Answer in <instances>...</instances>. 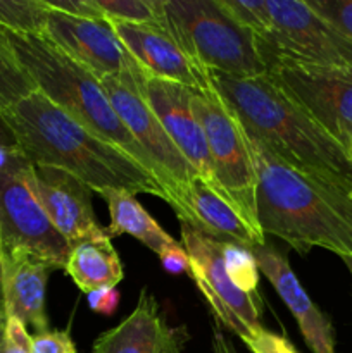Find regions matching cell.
<instances>
[{"instance_id": "28", "label": "cell", "mask_w": 352, "mask_h": 353, "mask_svg": "<svg viewBox=\"0 0 352 353\" xmlns=\"http://www.w3.org/2000/svg\"><path fill=\"white\" fill-rule=\"evenodd\" d=\"M31 353H76L69 331H43L31 336Z\"/></svg>"}, {"instance_id": "13", "label": "cell", "mask_w": 352, "mask_h": 353, "mask_svg": "<svg viewBox=\"0 0 352 353\" xmlns=\"http://www.w3.org/2000/svg\"><path fill=\"white\" fill-rule=\"evenodd\" d=\"M26 179L52 226L61 233L69 247L109 238L106 228L97 221L92 190L85 183L61 169L37 168L33 164L28 165Z\"/></svg>"}, {"instance_id": "15", "label": "cell", "mask_w": 352, "mask_h": 353, "mask_svg": "<svg viewBox=\"0 0 352 353\" xmlns=\"http://www.w3.org/2000/svg\"><path fill=\"white\" fill-rule=\"evenodd\" d=\"M110 24L128 54L147 74L195 92L213 88L209 71L195 64L166 28L155 24Z\"/></svg>"}, {"instance_id": "29", "label": "cell", "mask_w": 352, "mask_h": 353, "mask_svg": "<svg viewBox=\"0 0 352 353\" xmlns=\"http://www.w3.org/2000/svg\"><path fill=\"white\" fill-rule=\"evenodd\" d=\"M245 345L252 353H299L289 338L271 333L264 327L255 333L251 340L245 341Z\"/></svg>"}, {"instance_id": "27", "label": "cell", "mask_w": 352, "mask_h": 353, "mask_svg": "<svg viewBox=\"0 0 352 353\" xmlns=\"http://www.w3.org/2000/svg\"><path fill=\"white\" fill-rule=\"evenodd\" d=\"M307 3L352 43V0H307Z\"/></svg>"}, {"instance_id": "24", "label": "cell", "mask_w": 352, "mask_h": 353, "mask_svg": "<svg viewBox=\"0 0 352 353\" xmlns=\"http://www.w3.org/2000/svg\"><path fill=\"white\" fill-rule=\"evenodd\" d=\"M104 19L110 23L155 24L166 28L164 0H95Z\"/></svg>"}, {"instance_id": "22", "label": "cell", "mask_w": 352, "mask_h": 353, "mask_svg": "<svg viewBox=\"0 0 352 353\" xmlns=\"http://www.w3.org/2000/svg\"><path fill=\"white\" fill-rule=\"evenodd\" d=\"M33 92H37L33 79L24 71L6 33L0 30V112H7Z\"/></svg>"}, {"instance_id": "2", "label": "cell", "mask_w": 352, "mask_h": 353, "mask_svg": "<svg viewBox=\"0 0 352 353\" xmlns=\"http://www.w3.org/2000/svg\"><path fill=\"white\" fill-rule=\"evenodd\" d=\"M3 116L24 157L37 168L69 172L99 195L106 190H126L168 202L166 192L147 169L72 119L38 90Z\"/></svg>"}, {"instance_id": "14", "label": "cell", "mask_w": 352, "mask_h": 353, "mask_svg": "<svg viewBox=\"0 0 352 353\" xmlns=\"http://www.w3.org/2000/svg\"><path fill=\"white\" fill-rule=\"evenodd\" d=\"M41 37L100 81L119 76L135 62L107 19H86L48 9Z\"/></svg>"}, {"instance_id": "1", "label": "cell", "mask_w": 352, "mask_h": 353, "mask_svg": "<svg viewBox=\"0 0 352 353\" xmlns=\"http://www.w3.org/2000/svg\"><path fill=\"white\" fill-rule=\"evenodd\" d=\"M211 83L244 130L276 157L316 181L352 196L349 150L293 103L268 76L238 79L213 72Z\"/></svg>"}, {"instance_id": "19", "label": "cell", "mask_w": 352, "mask_h": 353, "mask_svg": "<svg viewBox=\"0 0 352 353\" xmlns=\"http://www.w3.org/2000/svg\"><path fill=\"white\" fill-rule=\"evenodd\" d=\"M2 265L3 309L7 316L31 326L37 333L48 331L45 290L54 268L23 250L2 252Z\"/></svg>"}, {"instance_id": "31", "label": "cell", "mask_w": 352, "mask_h": 353, "mask_svg": "<svg viewBox=\"0 0 352 353\" xmlns=\"http://www.w3.org/2000/svg\"><path fill=\"white\" fill-rule=\"evenodd\" d=\"M161 259V264L169 274H188L192 271L190 268V257L186 254V250L183 248V245L175 243L166 247L164 250L159 254Z\"/></svg>"}, {"instance_id": "8", "label": "cell", "mask_w": 352, "mask_h": 353, "mask_svg": "<svg viewBox=\"0 0 352 353\" xmlns=\"http://www.w3.org/2000/svg\"><path fill=\"white\" fill-rule=\"evenodd\" d=\"M30 164L21 154L9 168L0 171V250L28 252L54 269H64L71 247L52 226L28 185Z\"/></svg>"}, {"instance_id": "33", "label": "cell", "mask_w": 352, "mask_h": 353, "mask_svg": "<svg viewBox=\"0 0 352 353\" xmlns=\"http://www.w3.org/2000/svg\"><path fill=\"white\" fill-rule=\"evenodd\" d=\"M0 147L3 148H14V150H21L19 143H17V138L14 134L12 128L7 123L6 116L0 112Z\"/></svg>"}, {"instance_id": "10", "label": "cell", "mask_w": 352, "mask_h": 353, "mask_svg": "<svg viewBox=\"0 0 352 353\" xmlns=\"http://www.w3.org/2000/svg\"><path fill=\"white\" fill-rule=\"evenodd\" d=\"M179 230L182 245L190 257V278L216 319L245 343L262 330L259 295H247L235 288L224 269L221 241L199 233L186 223H179Z\"/></svg>"}, {"instance_id": "21", "label": "cell", "mask_w": 352, "mask_h": 353, "mask_svg": "<svg viewBox=\"0 0 352 353\" xmlns=\"http://www.w3.org/2000/svg\"><path fill=\"white\" fill-rule=\"evenodd\" d=\"M100 196L106 200L110 212V224L106 228L109 238L130 234L157 255L166 247L176 243L135 199V193L126 190H106Z\"/></svg>"}, {"instance_id": "38", "label": "cell", "mask_w": 352, "mask_h": 353, "mask_svg": "<svg viewBox=\"0 0 352 353\" xmlns=\"http://www.w3.org/2000/svg\"><path fill=\"white\" fill-rule=\"evenodd\" d=\"M347 150H349V155H351V159H352V141H351V145H349Z\"/></svg>"}, {"instance_id": "36", "label": "cell", "mask_w": 352, "mask_h": 353, "mask_svg": "<svg viewBox=\"0 0 352 353\" xmlns=\"http://www.w3.org/2000/svg\"><path fill=\"white\" fill-rule=\"evenodd\" d=\"M0 310L3 309V265H2V252H0Z\"/></svg>"}, {"instance_id": "23", "label": "cell", "mask_w": 352, "mask_h": 353, "mask_svg": "<svg viewBox=\"0 0 352 353\" xmlns=\"http://www.w3.org/2000/svg\"><path fill=\"white\" fill-rule=\"evenodd\" d=\"M48 7L43 0H0V30L43 34Z\"/></svg>"}, {"instance_id": "9", "label": "cell", "mask_w": 352, "mask_h": 353, "mask_svg": "<svg viewBox=\"0 0 352 353\" xmlns=\"http://www.w3.org/2000/svg\"><path fill=\"white\" fill-rule=\"evenodd\" d=\"M266 76L345 148L352 141V68L268 59Z\"/></svg>"}, {"instance_id": "5", "label": "cell", "mask_w": 352, "mask_h": 353, "mask_svg": "<svg viewBox=\"0 0 352 353\" xmlns=\"http://www.w3.org/2000/svg\"><path fill=\"white\" fill-rule=\"evenodd\" d=\"M166 30L206 71L238 79L266 74L257 38L242 28L217 0H164Z\"/></svg>"}, {"instance_id": "34", "label": "cell", "mask_w": 352, "mask_h": 353, "mask_svg": "<svg viewBox=\"0 0 352 353\" xmlns=\"http://www.w3.org/2000/svg\"><path fill=\"white\" fill-rule=\"evenodd\" d=\"M213 352L214 353H238L230 340L217 327L213 331Z\"/></svg>"}, {"instance_id": "32", "label": "cell", "mask_w": 352, "mask_h": 353, "mask_svg": "<svg viewBox=\"0 0 352 353\" xmlns=\"http://www.w3.org/2000/svg\"><path fill=\"white\" fill-rule=\"evenodd\" d=\"M88 299V305L93 312L100 314V316H113L119 307L121 295L116 288H100L95 292L86 295Z\"/></svg>"}, {"instance_id": "17", "label": "cell", "mask_w": 352, "mask_h": 353, "mask_svg": "<svg viewBox=\"0 0 352 353\" xmlns=\"http://www.w3.org/2000/svg\"><path fill=\"white\" fill-rule=\"evenodd\" d=\"M190 340L185 326H169L157 300L141 290L133 312L100 334L93 353H183Z\"/></svg>"}, {"instance_id": "3", "label": "cell", "mask_w": 352, "mask_h": 353, "mask_svg": "<svg viewBox=\"0 0 352 353\" xmlns=\"http://www.w3.org/2000/svg\"><path fill=\"white\" fill-rule=\"evenodd\" d=\"M242 131L257 178L262 234L280 238L299 254L320 247L352 257V196L289 168L257 137Z\"/></svg>"}, {"instance_id": "25", "label": "cell", "mask_w": 352, "mask_h": 353, "mask_svg": "<svg viewBox=\"0 0 352 353\" xmlns=\"http://www.w3.org/2000/svg\"><path fill=\"white\" fill-rule=\"evenodd\" d=\"M224 269L233 286L247 295H255L259 288V268L254 254L242 245L221 241Z\"/></svg>"}, {"instance_id": "35", "label": "cell", "mask_w": 352, "mask_h": 353, "mask_svg": "<svg viewBox=\"0 0 352 353\" xmlns=\"http://www.w3.org/2000/svg\"><path fill=\"white\" fill-rule=\"evenodd\" d=\"M21 154H23L21 150H14V148L0 147V171H3V169L9 168V165L14 162V159H16L17 155H21Z\"/></svg>"}, {"instance_id": "26", "label": "cell", "mask_w": 352, "mask_h": 353, "mask_svg": "<svg viewBox=\"0 0 352 353\" xmlns=\"http://www.w3.org/2000/svg\"><path fill=\"white\" fill-rule=\"evenodd\" d=\"M219 6L230 14L233 21H237L242 28L251 31L255 38L264 37L269 31L268 9H266V0L257 2H248V0H217Z\"/></svg>"}, {"instance_id": "7", "label": "cell", "mask_w": 352, "mask_h": 353, "mask_svg": "<svg viewBox=\"0 0 352 353\" xmlns=\"http://www.w3.org/2000/svg\"><path fill=\"white\" fill-rule=\"evenodd\" d=\"M269 28L257 38L262 61L283 59L307 65L352 68V43L314 12L306 0H266Z\"/></svg>"}, {"instance_id": "4", "label": "cell", "mask_w": 352, "mask_h": 353, "mask_svg": "<svg viewBox=\"0 0 352 353\" xmlns=\"http://www.w3.org/2000/svg\"><path fill=\"white\" fill-rule=\"evenodd\" d=\"M2 31L6 33L17 61L33 79L41 95L47 97L59 109L88 128L104 141L135 159L162 186V178L157 168L119 119L104 92L100 79L81 68L78 62L69 59L41 34Z\"/></svg>"}, {"instance_id": "6", "label": "cell", "mask_w": 352, "mask_h": 353, "mask_svg": "<svg viewBox=\"0 0 352 353\" xmlns=\"http://www.w3.org/2000/svg\"><path fill=\"white\" fill-rule=\"evenodd\" d=\"M192 110L206 137L214 174L221 188L255 231L257 223V178L240 123L216 90H192Z\"/></svg>"}, {"instance_id": "18", "label": "cell", "mask_w": 352, "mask_h": 353, "mask_svg": "<svg viewBox=\"0 0 352 353\" xmlns=\"http://www.w3.org/2000/svg\"><path fill=\"white\" fill-rule=\"evenodd\" d=\"M252 254L259 271L268 278L292 312L309 350L313 353H335V330L330 317L304 292L285 255L266 243L252 248Z\"/></svg>"}, {"instance_id": "37", "label": "cell", "mask_w": 352, "mask_h": 353, "mask_svg": "<svg viewBox=\"0 0 352 353\" xmlns=\"http://www.w3.org/2000/svg\"><path fill=\"white\" fill-rule=\"evenodd\" d=\"M342 261L345 262V265H347L349 272H351V276H352V257H342Z\"/></svg>"}, {"instance_id": "12", "label": "cell", "mask_w": 352, "mask_h": 353, "mask_svg": "<svg viewBox=\"0 0 352 353\" xmlns=\"http://www.w3.org/2000/svg\"><path fill=\"white\" fill-rule=\"evenodd\" d=\"M133 74L141 95L147 100L150 109L154 110L157 119L161 121L166 133L179 148V152L185 155L186 161L195 168L200 178L211 188L226 196L219 181H217L216 174H214L206 137H204L202 128H200L199 121H197L195 114L192 110V103H190L192 90L178 85V83L154 78V76L147 74L138 64L133 65Z\"/></svg>"}, {"instance_id": "20", "label": "cell", "mask_w": 352, "mask_h": 353, "mask_svg": "<svg viewBox=\"0 0 352 353\" xmlns=\"http://www.w3.org/2000/svg\"><path fill=\"white\" fill-rule=\"evenodd\" d=\"M64 271L86 295L100 288H116L124 278L123 262L109 238L83 241L72 247Z\"/></svg>"}, {"instance_id": "30", "label": "cell", "mask_w": 352, "mask_h": 353, "mask_svg": "<svg viewBox=\"0 0 352 353\" xmlns=\"http://www.w3.org/2000/svg\"><path fill=\"white\" fill-rule=\"evenodd\" d=\"M48 9L86 19H104L95 0H43Z\"/></svg>"}, {"instance_id": "11", "label": "cell", "mask_w": 352, "mask_h": 353, "mask_svg": "<svg viewBox=\"0 0 352 353\" xmlns=\"http://www.w3.org/2000/svg\"><path fill=\"white\" fill-rule=\"evenodd\" d=\"M135 64L137 62H133L131 68L119 76H109L100 83L126 130L157 168L162 178V186L168 193V203L173 205L178 186L192 181L199 176V172L169 138L161 121L141 95L133 74Z\"/></svg>"}, {"instance_id": "16", "label": "cell", "mask_w": 352, "mask_h": 353, "mask_svg": "<svg viewBox=\"0 0 352 353\" xmlns=\"http://www.w3.org/2000/svg\"><path fill=\"white\" fill-rule=\"evenodd\" d=\"M173 210L179 223H186L199 233L217 241H231L252 250L264 245V234L245 221L240 210L221 193L211 188L200 176L178 186Z\"/></svg>"}]
</instances>
